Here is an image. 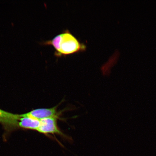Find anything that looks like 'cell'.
<instances>
[{"mask_svg":"<svg viewBox=\"0 0 156 156\" xmlns=\"http://www.w3.org/2000/svg\"><path fill=\"white\" fill-rule=\"evenodd\" d=\"M41 45H51L55 49L57 57L71 55L85 51L87 46L81 42L68 29H66L51 40L39 42Z\"/></svg>","mask_w":156,"mask_h":156,"instance_id":"cell-1","label":"cell"},{"mask_svg":"<svg viewBox=\"0 0 156 156\" xmlns=\"http://www.w3.org/2000/svg\"><path fill=\"white\" fill-rule=\"evenodd\" d=\"M58 119L56 117H51L41 120L40 126L37 131L46 135L55 134L67 138L58 127L57 121Z\"/></svg>","mask_w":156,"mask_h":156,"instance_id":"cell-2","label":"cell"},{"mask_svg":"<svg viewBox=\"0 0 156 156\" xmlns=\"http://www.w3.org/2000/svg\"><path fill=\"white\" fill-rule=\"evenodd\" d=\"M20 115L12 114L0 109V123L8 133H11L19 128Z\"/></svg>","mask_w":156,"mask_h":156,"instance_id":"cell-3","label":"cell"},{"mask_svg":"<svg viewBox=\"0 0 156 156\" xmlns=\"http://www.w3.org/2000/svg\"><path fill=\"white\" fill-rule=\"evenodd\" d=\"M58 106V105L51 108L35 109L26 114L20 115V117H29L39 120L51 117L59 118V113L57 112Z\"/></svg>","mask_w":156,"mask_h":156,"instance_id":"cell-4","label":"cell"},{"mask_svg":"<svg viewBox=\"0 0 156 156\" xmlns=\"http://www.w3.org/2000/svg\"><path fill=\"white\" fill-rule=\"evenodd\" d=\"M40 125V120L29 117H20L18 123L19 127L37 131Z\"/></svg>","mask_w":156,"mask_h":156,"instance_id":"cell-5","label":"cell"}]
</instances>
